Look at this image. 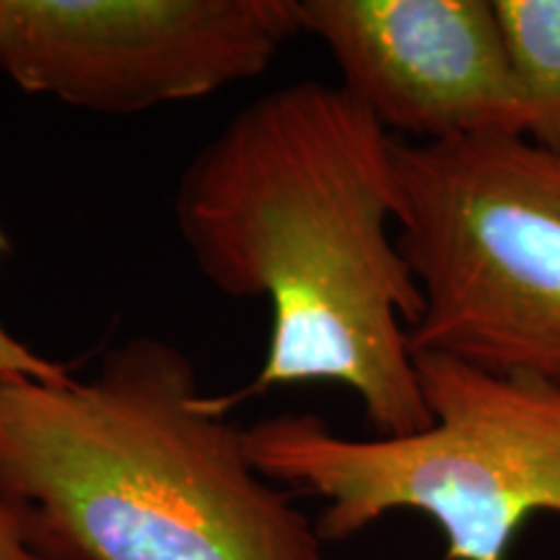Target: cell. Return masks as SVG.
Instances as JSON below:
<instances>
[{
  "label": "cell",
  "instance_id": "cell-1",
  "mask_svg": "<svg viewBox=\"0 0 560 560\" xmlns=\"http://www.w3.org/2000/svg\"><path fill=\"white\" fill-rule=\"evenodd\" d=\"M389 136L340 86L301 81L244 104L195 153L174 195L192 265L229 299H265L270 338L240 395L330 382L376 436L431 425L410 332L423 293L397 247Z\"/></svg>",
  "mask_w": 560,
  "mask_h": 560
},
{
  "label": "cell",
  "instance_id": "cell-2",
  "mask_svg": "<svg viewBox=\"0 0 560 560\" xmlns=\"http://www.w3.org/2000/svg\"><path fill=\"white\" fill-rule=\"evenodd\" d=\"M0 503L42 560H325L190 355L151 335L89 380L0 382Z\"/></svg>",
  "mask_w": 560,
  "mask_h": 560
},
{
  "label": "cell",
  "instance_id": "cell-3",
  "mask_svg": "<svg viewBox=\"0 0 560 560\" xmlns=\"http://www.w3.org/2000/svg\"><path fill=\"white\" fill-rule=\"evenodd\" d=\"M429 429L348 439L312 412L244 429L255 470L325 501V542L395 511L429 516L446 560H506L529 516H560V384L416 353Z\"/></svg>",
  "mask_w": 560,
  "mask_h": 560
},
{
  "label": "cell",
  "instance_id": "cell-4",
  "mask_svg": "<svg viewBox=\"0 0 560 560\" xmlns=\"http://www.w3.org/2000/svg\"><path fill=\"white\" fill-rule=\"evenodd\" d=\"M412 353L560 384V151L527 136L392 145Z\"/></svg>",
  "mask_w": 560,
  "mask_h": 560
},
{
  "label": "cell",
  "instance_id": "cell-5",
  "mask_svg": "<svg viewBox=\"0 0 560 560\" xmlns=\"http://www.w3.org/2000/svg\"><path fill=\"white\" fill-rule=\"evenodd\" d=\"M293 0H0V73L94 115H143L262 75Z\"/></svg>",
  "mask_w": 560,
  "mask_h": 560
},
{
  "label": "cell",
  "instance_id": "cell-6",
  "mask_svg": "<svg viewBox=\"0 0 560 560\" xmlns=\"http://www.w3.org/2000/svg\"><path fill=\"white\" fill-rule=\"evenodd\" d=\"M338 86L410 143L527 136L493 0H293Z\"/></svg>",
  "mask_w": 560,
  "mask_h": 560
},
{
  "label": "cell",
  "instance_id": "cell-7",
  "mask_svg": "<svg viewBox=\"0 0 560 560\" xmlns=\"http://www.w3.org/2000/svg\"><path fill=\"white\" fill-rule=\"evenodd\" d=\"M527 138L560 151V0H493Z\"/></svg>",
  "mask_w": 560,
  "mask_h": 560
},
{
  "label": "cell",
  "instance_id": "cell-8",
  "mask_svg": "<svg viewBox=\"0 0 560 560\" xmlns=\"http://www.w3.org/2000/svg\"><path fill=\"white\" fill-rule=\"evenodd\" d=\"M5 236L0 234V255H3ZM70 366L68 363L52 361L47 355L32 350L26 342L5 330L0 325V382H13V380H34V382H66L70 380Z\"/></svg>",
  "mask_w": 560,
  "mask_h": 560
},
{
  "label": "cell",
  "instance_id": "cell-9",
  "mask_svg": "<svg viewBox=\"0 0 560 560\" xmlns=\"http://www.w3.org/2000/svg\"><path fill=\"white\" fill-rule=\"evenodd\" d=\"M0 560H42L21 535L16 514L3 503H0Z\"/></svg>",
  "mask_w": 560,
  "mask_h": 560
}]
</instances>
